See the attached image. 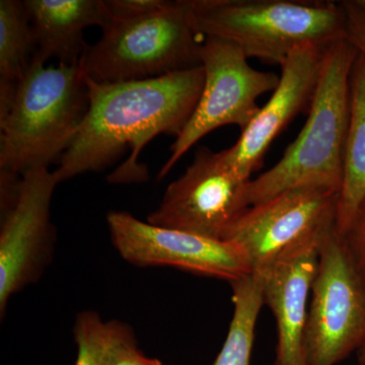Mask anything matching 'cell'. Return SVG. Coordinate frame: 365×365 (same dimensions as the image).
I'll list each match as a JSON object with an SVG mask.
<instances>
[{
	"label": "cell",
	"mask_w": 365,
	"mask_h": 365,
	"mask_svg": "<svg viewBox=\"0 0 365 365\" xmlns=\"http://www.w3.org/2000/svg\"><path fill=\"white\" fill-rule=\"evenodd\" d=\"M90 106L85 120L54 172L58 182L111 167L130 148L109 177L111 182H143L138 163L146 144L160 134L179 136L195 111L204 86L202 66L143 81L98 83L88 78Z\"/></svg>",
	"instance_id": "1"
},
{
	"label": "cell",
	"mask_w": 365,
	"mask_h": 365,
	"mask_svg": "<svg viewBox=\"0 0 365 365\" xmlns=\"http://www.w3.org/2000/svg\"><path fill=\"white\" fill-rule=\"evenodd\" d=\"M359 54L346 38L327 48L306 124L279 162L249 182L250 207L299 187L339 191L349 124L350 78Z\"/></svg>",
	"instance_id": "2"
},
{
	"label": "cell",
	"mask_w": 365,
	"mask_h": 365,
	"mask_svg": "<svg viewBox=\"0 0 365 365\" xmlns=\"http://www.w3.org/2000/svg\"><path fill=\"white\" fill-rule=\"evenodd\" d=\"M90 106L81 66L32 60L11 108L0 118V170L23 176L49 168L68 150Z\"/></svg>",
	"instance_id": "3"
},
{
	"label": "cell",
	"mask_w": 365,
	"mask_h": 365,
	"mask_svg": "<svg viewBox=\"0 0 365 365\" xmlns=\"http://www.w3.org/2000/svg\"><path fill=\"white\" fill-rule=\"evenodd\" d=\"M199 32L234 43L248 58L282 66L304 46L346 38L342 4L307 0H192Z\"/></svg>",
	"instance_id": "4"
},
{
	"label": "cell",
	"mask_w": 365,
	"mask_h": 365,
	"mask_svg": "<svg viewBox=\"0 0 365 365\" xmlns=\"http://www.w3.org/2000/svg\"><path fill=\"white\" fill-rule=\"evenodd\" d=\"M204 39L192 0L168 1L141 18L110 20L79 66L98 83L160 78L200 66Z\"/></svg>",
	"instance_id": "5"
},
{
	"label": "cell",
	"mask_w": 365,
	"mask_h": 365,
	"mask_svg": "<svg viewBox=\"0 0 365 365\" xmlns=\"http://www.w3.org/2000/svg\"><path fill=\"white\" fill-rule=\"evenodd\" d=\"M365 345V285L336 225L319 250L304 333L306 365H337Z\"/></svg>",
	"instance_id": "6"
},
{
	"label": "cell",
	"mask_w": 365,
	"mask_h": 365,
	"mask_svg": "<svg viewBox=\"0 0 365 365\" xmlns=\"http://www.w3.org/2000/svg\"><path fill=\"white\" fill-rule=\"evenodd\" d=\"M234 43L205 37L200 61L204 86L198 104L181 134L170 146V157L158 173L162 180L200 139L220 127L235 125L244 130L258 114V100L275 90L280 76L257 71Z\"/></svg>",
	"instance_id": "7"
},
{
	"label": "cell",
	"mask_w": 365,
	"mask_h": 365,
	"mask_svg": "<svg viewBox=\"0 0 365 365\" xmlns=\"http://www.w3.org/2000/svg\"><path fill=\"white\" fill-rule=\"evenodd\" d=\"M250 181L237 175L222 151L202 146L184 174L170 182L148 222L225 242L250 207Z\"/></svg>",
	"instance_id": "8"
},
{
	"label": "cell",
	"mask_w": 365,
	"mask_h": 365,
	"mask_svg": "<svg viewBox=\"0 0 365 365\" xmlns=\"http://www.w3.org/2000/svg\"><path fill=\"white\" fill-rule=\"evenodd\" d=\"M107 223L118 253L133 265L167 266L230 283L252 274L246 255L234 242L158 227L123 211L110 212Z\"/></svg>",
	"instance_id": "9"
},
{
	"label": "cell",
	"mask_w": 365,
	"mask_h": 365,
	"mask_svg": "<svg viewBox=\"0 0 365 365\" xmlns=\"http://www.w3.org/2000/svg\"><path fill=\"white\" fill-rule=\"evenodd\" d=\"M59 182L49 168L21 178L13 202L2 207L0 230V313L11 295L37 280L53 246L50 206Z\"/></svg>",
	"instance_id": "10"
},
{
	"label": "cell",
	"mask_w": 365,
	"mask_h": 365,
	"mask_svg": "<svg viewBox=\"0 0 365 365\" xmlns=\"http://www.w3.org/2000/svg\"><path fill=\"white\" fill-rule=\"evenodd\" d=\"M338 196V190L327 187L288 190L247 209L225 242L242 250L252 273L260 272L294 242L336 223Z\"/></svg>",
	"instance_id": "11"
},
{
	"label": "cell",
	"mask_w": 365,
	"mask_h": 365,
	"mask_svg": "<svg viewBox=\"0 0 365 365\" xmlns=\"http://www.w3.org/2000/svg\"><path fill=\"white\" fill-rule=\"evenodd\" d=\"M334 225L302 237L256 272L262 280L264 304L272 312L277 327L273 365H306L304 333L312 287L322 242Z\"/></svg>",
	"instance_id": "12"
},
{
	"label": "cell",
	"mask_w": 365,
	"mask_h": 365,
	"mask_svg": "<svg viewBox=\"0 0 365 365\" xmlns=\"http://www.w3.org/2000/svg\"><path fill=\"white\" fill-rule=\"evenodd\" d=\"M326 49L304 46L294 50L281 66L279 83L268 102L242 130L237 143L222 150L225 162L242 179L251 180L276 137L311 106Z\"/></svg>",
	"instance_id": "13"
},
{
	"label": "cell",
	"mask_w": 365,
	"mask_h": 365,
	"mask_svg": "<svg viewBox=\"0 0 365 365\" xmlns=\"http://www.w3.org/2000/svg\"><path fill=\"white\" fill-rule=\"evenodd\" d=\"M24 6L35 42L33 60L44 64L56 58L79 66L88 46L83 31L111 20L106 0H25Z\"/></svg>",
	"instance_id": "14"
},
{
	"label": "cell",
	"mask_w": 365,
	"mask_h": 365,
	"mask_svg": "<svg viewBox=\"0 0 365 365\" xmlns=\"http://www.w3.org/2000/svg\"><path fill=\"white\" fill-rule=\"evenodd\" d=\"M365 198V58L359 54L350 78V116L336 210L341 234Z\"/></svg>",
	"instance_id": "15"
},
{
	"label": "cell",
	"mask_w": 365,
	"mask_h": 365,
	"mask_svg": "<svg viewBox=\"0 0 365 365\" xmlns=\"http://www.w3.org/2000/svg\"><path fill=\"white\" fill-rule=\"evenodd\" d=\"M32 28L24 1H0V118L11 108L35 54Z\"/></svg>",
	"instance_id": "16"
},
{
	"label": "cell",
	"mask_w": 365,
	"mask_h": 365,
	"mask_svg": "<svg viewBox=\"0 0 365 365\" xmlns=\"http://www.w3.org/2000/svg\"><path fill=\"white\" fill-rule=\"evenodd\" d=\"M234 314L227 339L213 365H251L257 321L264 306L260 275L252 273L230 283Z\"/></svg>",
	"instance_id": "17"
},
{
	"label": "cell",
	"mask_w": 365,
	"mask_h": 365,
	"mask_svg": "<svg viewBox=\"0 0 365 365\" xmlns=\"http://www.w3.org/2000/svg\"><path fill=\"white\" fill-rule=\"evenodd\" d=\"M118 322H104L98 314H79L74 327L78 345L76 365H103L106 352L114 337Z\"/></svg>",
	"instance_id": "18"
},
{
	"label": "cell",
	"mask_w": 365,
	"mask_h": 365,
	"mask_svg": "<svg viewBox=\"0 0 365 365\" xmlns=\"http://www.w3.org/2000/svg\"><path fill=\"white\" fill-rule=\"evenodd\" d=\"M103 365H163L160 360L146 357L137 348L133 334L118 323L116 332L106 352Z\"/></svg>",
	"instance_id": "19"
},
{
	"label": "cell",
	"mask_w": 365,
	"mask_h": 365,
	"mask_svg": "<svg viewBox=\"0 0 365 365\" xmlns=\"http://www.w3.org/2000/svg\"><path fill=\"white\" fill-rule=\"evenodd\" d=\"M346 251L365 285V198L341 234Z\"/></svg>",
	"instance_id": "20"
},
{
	"label": "cell",
	"mask_w": 365,
	"mask_h": 365,
	"mask_svg": "<svg viewBox=\"0 0 365 365\" xmlns=\"http://www.w3.org/2000/svg\"><path fill=\"white\" fill-rule=\"evenodd\" d=\"M346 19V39L365 58V4L364 0L341 1Z\"/></svg>",
	"instance_id": "21"
},
{
	"label": "cell",
	"mask_w": 365,
	"mask_h": 365,
	"mask_svg": "<svg viewBox=\"0 0 365 365\" xmlns=\"http://www.w3.org/2000/svg\"><path fill=\"white\" fill-rule=\"evenodd\" d=\"M169 0H106L111 20H132L158 11Z\"/></svg>",
	"instance_id": "22"
},
{
	"label": "cell",
	"mask_w": 365,
	"mask_h": 365,
	"mask_svg": "<svg viewBox=\"0 0 365 365\" xmlns=\"http://www.w3.org/2000/svg\"><path fill=\"white\" fill-rule=\"evenodd\" d=\"M356 354L359 365H365V345L359 350V352L356 353Z\"/></svg>",
	"instance_id": "23"
},
{
	"label": "cell",
	"mask_w": 365,
	"mask_h": 365,
	"mask_svg": "<svg viewBox=\"0 0 365 365\" xmlns=\"http://www.w3.org/2000/svg\"><path fill=\"white\" fill-rule=\"evenodd\" d=\"M364 4H365V0H364Z\"/></svg>",
	"instance_id": "24"
}]
</instances>
